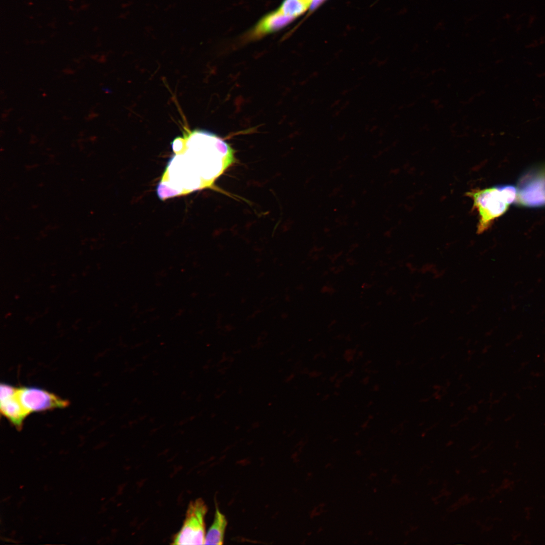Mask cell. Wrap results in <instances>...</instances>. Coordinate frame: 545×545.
Wrapping results in <instances>:
<instances>
[{"label":"cell","mask_w":545,"mask_h":545,"mask_svg":"<svg viewBox=\"0 0 545 545\" xmlns=\"http://www.w3.org/2000/svg\"><path fill=\"white\" fill-rule=\"evenodd\" d=\"M176 139L170 160L157 189L165 199L214 187L215 181L235 162V151L209 131L194 130Z\"/></svg>","instance_id":"obj_1"},{"label":"cell","mask_w":545,"mask_h":545,"mask_svg":"<svg viewBox=\"0 0 545 545\" xmlns=\"http://www.w3.org/2000/svg\"><path fill=\"white\" fill-rule=\"evenodd\" d=\"M466 195L472 200L473 208L478 213V234L488 230L497 219L505 213L510 205L499 185L472 189Z\"/></svg>","instance_id":"obj_2"},{"label":"cell","mask_w":545,"mask_h":545,"mask_svg":"<svg viewBox=\"0 0 545 545\" xmlns=\"http://www.w3.org/2000/svg\"><path fill=\"white\" fill-rule=\"evenodd\" d=\"M207 506L201 498L191 501L183 525L174 536V544H203L205 539Z\"/></svg>","instance_id":"obj_3"},{"label":"cell","mask_w":545,"mask_h":545,"mask_svg":"<svg viewBox=\"0 0 545 545\" xmlns=\"http://www.w3.org/2000/svg\"><path fill=\"white\" fill-rule=\"evenodd\" d=\"M515 204L528 207L545 206V165L524 172L517 183Z\"/></svg>","instance_id":"obj_4"},{"label":"cell","mask_w":545,"mask_h":545,"mask_svg":"<svg viewBox=\"0 0 545 545\" xmlns=\"http://www.w3.org/2000/svg\"><path fill=\"white\" fill-rule=\"evenodd\" d=\"M17 395L22 405L29 414L32 412L64 408L69 405L68 401L37 387L18 388Z\"/></svg>","instance_id":"obj_5"},{"label":"cell","mask_w":545,"mask_h":545,"mask_svg":"<svg viewBox=\"0 0 545 545\" xmlns=\"http://www.w3.org/2000/svg\"><path fill=\"white\" fill-rule=\"evenodd\" d=\"M16 393L1 398V412L17 429H20L26 417L29 415L22 405Z\"/></svg>","instance_id":"obj_6"},{"label":"cell","mask_w":545,"mask_h":545,"mask_svg":"<svg viewBox=\"0 0 545 545\" xmlns=\"http://www.w3.org/2000/svg\"><path fill=\"white\" fill-rule=\"evenodd\" d=\"M294 18L283 14L279 9L262 18L253 29L251 37L258 38L278 30L290 23Z\"/></svg>","instance_id":"obj_7"},{"label":"cell","mask_w":545,"mask_h":545,"mask_svg":"<svg viewBox=\"0 0 545 545\" xmlns=\"http://www.w3.org/2000/svg\"><path fill=\"white\" fill-rule=\"evenodd\" d=\"M227 525V521L226 516L216 507L213 521L205 535L204 544H222L224 540Z\"/></svg>","instance_id":"obj_8"},{"label":"cell","mask_w":545,"mask_h":545,"mask_svg":"<svg viewBox=\"0 0 545 545\" xmlns=\"http://www.w3.org/2000/svg\"><path fill=\"white\" fill-rule=\"evenodd\" d=\"M312 0H284L278 9L284 15L295 19L310 7Z\"/></svg>","instance_id":"obj_9"},{"label":"cell","mask_w":545,"mask_h":545,"mask_svg":"<svg viewBox=\"0 0 545 545\" xmlns=\"http://www.w3.org/2000/svg\"><path fill=\"white\" fill-rule=\"evenodd\" d=\"M355 355V350L350 349H347L343 354V358L347 362H350L353 360Z\"/></svg>","instance_id":"obj_10"},{"label":"cell","mask_w":545,"mask_h":545,"mask_svg":"<svg viewBox=\"0 0 545 545\" xmlns=\"http://www.w3.org/2000/svg\"><path fill=\"white\" fill-rule=\"evenodd\" d=\"M325 0H312L311 6L310 7L311 10H314L317 8Z\"/></svg>","instance_id":"obj_11"},{"label":"cell","mask_w":545,"mask_h":545,"mask_svg":"<svg viewBox=\"0 0 545 545\" xmlns=\"http://www.w3.org/2000/svg\"><path fill=\"white\" fill-rule=\"evenodd\" d=\"M343 378H342V377L338 378L335 382V387L336 388H339L340 387L342 383L343 382Z\"/></svg>","instance_id":"obj_12"},{"label":"cell","mask_w":545,"mask_h":545,"mask_svg":"<svg viewBox=\"0 0 545 545\" xmlns=\"http://www.w3.org/2000/svg\"><path fill=\"white\" fill-rule=\"evenodd\" d=\"M369 380H370L369 377L368 376H366L364 377L362 379L361 383H362V384H363L364 385H366L369 383Z\"/></svg>","instance_id":"obj_13"},{"label":"cell","mask_w":545,"mask_h":545,"mask_svg":"<svg viewBox=\"0 0 545 545\" xmlns=\"http://www.w3.org/2000/svg\"><path fill=\"white\" fill-rule=\"evenodd\" d=\"M338 375V372L335 373L334 374H333L332 376H330V377L329 378L330 381L331 382H335V380L338 378H337Z\"/></svg>","instance_id":"obj_14"},{"label":"cell","mask_w":545,"mask_h":545,"mask_svg":"<svg viewBox=\"0 0 545 545\" xmlns=\"http://www.w3.org/2000/svg\"><path fill=\"white\" fill-rule=\"evenodd\" d=\"M354 373V369L350 370V371H349L348 372H347L345 374V377H346L347 378H350L351 376H352Z\"/></svg>","instance_id":"obj_15"},{"label":"cell","mask_w":545,"mask_h":545,"mask_svg":"<svg viewBox=\"0 0 545 545\" xmlns=\"http://www.w3.org/2000/svg\"><path fill=\"white\" fill-rule=\"evenodd\" d=\"M379 389H380L379 386L378 384H375L372 387V391L373 392H377V391H379Z\"/></svg>","instance_id":"obj_16"},{"label":"cell","mask_w":545,"mask_h":545,"mask_svg":"<svg viewBox=\"0 0 545 545\" xmlns=\"http://www.w3.org/2000/svg\"><path fill=\"white\" fill-rule=\"evenodd\" d=\"M329 397H330V395L326 394L322 397V401H326L329 398Z\"/></svg>","instance_id":"obj_17"}]
</instances>
